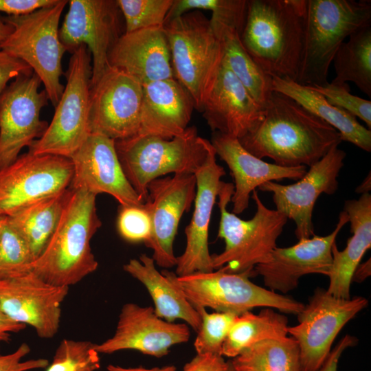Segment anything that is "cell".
<instances>
[{
    "label": "cell",
    "mask_w": 371,
    "mask_h": 371,
    "mask_svg": "<svg viewBox=\"0 0 371 371\" xmlns=\"http://www.w3.org/2000/svg\"><path fill=\"white\" fill-rule=\"evenodd\" d=\"M142 88L137 135L172 139L183 133L195 109L188 91L175 78L146 83Z\"/></svg>",
    "instance_id": "cell-26"
},
{
    "label": "cell",
    "mask_w": 371,
    "mask_h": 371,
    "mask_svg": "<svg viewBox=\"0 0 371 371\" xmlns=\"http://www.w3.org/2000/svg\"><path fill=\"white\" fill-rule=\"evenodd\" d=\"M190 336L188 325L167 322L158 317L152 306L125 304L120 311L113 335L95 348L99 354H112L135 350L161 358L173 346L187 342Z\"/></svg>",
    "instance_id": "cell-20"
},
{
    "label": "cell",
    "mask_w": 371,
    "mask_h": 371,
    "mask_svg": "<svg viewBox=\"0 0 371 371\" xmlns=\"http://www.w3.org/2000/svg\"><path fill=\"white\" fill-rule=\"evenodd\" d=\"M32 71L21 60L0 50V97L11 79Z\"/></svg>",
    "instance_id": "cell-43"
},
{
    "label": "cell",
    "mask_w": 371,
    "mask_h": 371,
    "mask_svg": "<svg viewBox=\"0 0 371 371\" xmlns=\"http://www.w3.org/2000/svg\"><path fill=\"white\" fill-rule=\"evenodd\" d=\"M67 190L60 194L36 201L13 215L6 216L27 243L34 260L43 251L56 229Z\"/></svg>",
    "instance_id": "cell-32"
},
{
    "label": "cell",
    "mask_w": 371,
    "mask_h": 371,
    "mask_svg": "<svg viewBox=\"0 0 371 371\" xmlns=\"http://www.w3.org/2000/svg\"><path fill=\"white\" fill-rule=\"evenodd\" d=\"M70 159L73 165L70 188L83 189L96 196L101 193L108 194L120 205L144 203L124 173L115 140L90 133Z\"/></svg>",
    "instance_id": "cell-21"
},
{
    "label": "cell",
    "mask_w": 371,
    "mask_h": 371,
    "mask_svg": "<svg viewBox=\"0 0 371 371\" xmlns=\"http://www.w3.org/2000/svg\"><path fill=\"white\" fill-rule=\"evenodd\" d=\"M371 274V262L369 258L363 263H359L354 271L352 282H361Z\"/></svg>",
    "instance_id": "cell-49"
},
{
    "label": "cell",
    "mask_w": 371,
    "mask_h": 371,
    "mask_svg": "<svg viewBox=\"0 0 371 371\" xmlns=\"http://www.w3.org/2000/svg\"><path fill=\"white\" fill-rule=\"evenodd\" d=\"M272 89L291 98L333 127L339 133L341 141L350 142L366 152L371 151V130L361 125L355 116L331 104L311 86L287 78L272 77Z\"/></svg>",
    "instance_id": "cell-29"
},
{
    "label": "cell",
    "mask_w": 371,
    "mask_h": 371,
    "mask_svg": "<svg viewBox=\"0 0 371 371\" xmlns=\"http://www.w3.org/2000/svg\"><path fill=\"white\" fill-rule=\"evenodd\" d=\"M210 23L221 43L222 62L256 102L265 108L273 92L272 77L266 74L248 54L236 29L211 21Z\"/></svg>",
    "instance_id": "cell-30"
},
{
    "label": "cell",
    "mask_w": 371,
    "mask_h": 371,
    "mask_svg": "<svg viewBox=\"0 0 371 371\" xmlns=\"http://www.w3.org/2000/svg\"><path fill=\"white\" fill-rule=\"evenodd\" d=\"M123 269L146 287L158 317L170 322L181 319L196 332L199 330L201 315L176 283L175 272L168 269L159 272L153 258L145 254L138 259H131Z\"/></svg>",
    "instance_id": "cell-28"
},
{
    "label": "cell",
    "mask_w": 371,
    "mask_h": 371,
    "mask_svg": "<svg viewBox=\"0 0 371 371\" xmlns=\"http://www.w3.org/2000/svg\"><path fill=\"white\" fill-rule=\"evenodd\" d=\"M104 371H177V368L174 366H166L164 367H155V368H144V367H134V368H126L116 365H109Z\"/></svg>",
    "instance_id": "cell-48"
},
{
    "label": "cell",
    "mask_w": 371,
    "mask_h": 371,
    "mask_svg": "<svg viewBox=\"0 0 371 371\" xmlns=\"http://www.w3.org/2000/svg\"><path fill=\"white\" fill-rule=\"evenodd\" d=\"M117 228L120 235L126 241L146 243L150 238L152 225L144 203L141 205H120Z\"/></svg>",
    "instance_id": "cell-41"
},
{
    "label": "cell",
    "mask_w": 371,
    "mask_h": 371,
    "mask_svg": "<svg viewBox=\"0 0 371 371\" xmlns=\"http://www.w3.org/2000/svg\"><path fill=\"white\" fill-rule=\"evenodd\" d=\"M201 112L213 132L240 139L262 120L264 108L221 59Z\"/></svg>",
    "instance_id": "cell-23"
},
{
    "label": "cell",
    "mask_w": 371,
    "mask_h": 371,
    "mask_svg": "<svg viewBox=\"0 0 371 371\" xmlns=\"http://www.w3.org/2000/svg\"><path fill=\"white\" fill-rule=\"evenodd\" d=\"M288 328L287 317L273 308H264L258 314L247 311L235 317L221 355L233 359L260 341L286 337Z\"/></svg>",
    "instance_id": "cell-31"
},
{
    "label": "cell",
    "mask_w": 371,
    "mask_h": 371,
    "mask_svg": "<svg viewBox=\"0 0 371 371\" xmlns=\"http://www.w3.org/2000/svg\"><path fill=\"white\" fill-rule=\"evenodd\" d=\"M346 156L343 150L335 146L310 166L296 183L282 185L268 181L258 188L261 191L271 192L276 210L294 221L298 240L314 235L312 216L315 202L322 193L333 194L337 191V177Z\"/></svg>",
    "instance_id": "cell-17"
},
{
    "label": "cell",
    "mask_w": 371,
    "mask_h": 371,
    "mask_svg": "<svg viewBox=\"0 0 371 371\" xmlns=\"http://www.w3.org/2000/svg\"><path fill=\"white\" fill-rule=\"evenodd\" d=\"M69 5L59 38L71 54L81 45L87 47L93 60L92 86L108 66L109 54L122 35V13L113 0H70Z\"/></svg>",
    "instance_id": "cell-15"
},
{
    "label": "cell",
    "mask_w": 371,
    "mask_h": 371,
    "mask_svg": "<svg viewBox=\"0 0 371 371\" xmlns=\"http://www.w3.org/2000/svg\"><path fill=\"white\" fill-rule=\"evenodd\" d=\"M69 1L58 0L50 6L20 16L2 19L13 27L0 50L25 63L44 85L48 100L56 107L64 90L60 82L61 61L67 51L59 38L58 23Z\"/></svg>",
    "instance_id": "cell-7"
},
{
    "label": "cell",
    "mask_w": 371,
    "mask_h": 371,
    "mask_svg": "<svg viewBox=\"0 0 371 371\" xmlns=\"http://www.w3.org/2000/svg\"><path fill=\"white\" fill-rule=\"evenodd\" d=\"M90 55L84 45L71 54L65 73L67 83L53 118L42 137L29 147V153L70 159L89 135Z\"/></svg>",
    "instance_id": "cell-10"
},
{
    "label": "cell",
    "mask_w": 371,
    "mask_h": 371,
    "mask_svg": "<svg viewBox=\"0 0 371 371\" xmlns=\"http://www.w3.org/2000/svg\"><path fill=\"white\" fill-rule=\"evenodd\" d=\"M95 345L86 340L63 339L46 371H96L100 359Z\"/></svg>",
    "instance_id": "cell-37"
},
{
    "label": "cell",
    "mask_w": 371,
    "mask_h": 371,
    "mask_svg": "<svg viewBox=\"0 0 371 371\" xmlns=\"http://www.w3.org/2000/svg\"><path fill=\"white\" fill-rule=\"evenodd\" d=\"M370 24V0H307L304 49L296 82L308 86L326 84L329 67L340 45Z\"/></svg>",
    "instance_id": "cell-6"
},
{
    "label": "cell",
    "mask_w": 371,
    "mask_h": 371,
    "mask_svg": "<svg viewBox=\"0 0 371 371\" xmlns=\"http://www.w3.org/2000/svg\"><path fill=\"white\" fill-rule=\"evenodd\" d=\"M234 184L223 181L217 205L220 210L218 237L225 242L224 250L212 255L214 270L231 273L254 271V267L267 260L277 247L276 241L288 218L271 210L260 200L257 190L252 192L256 205L254 216L243 220L227 210L234 193Z\"/></svg>",
    "instance_id": "cell-5"
},
{
    "label": "cell",
    "mask_w": 371,
    "mask_h": 371,
    "mask_svg": "<svg viewBox=\"0 0 371 371\" xmlns=\"http://www.w3.org/2000/svg\"><path fill=\"white\" fill-rule=\"evenodd\" d=\"M73 177L69 158L23 153L0 170V217L10 216L36 201L65 192Z\"/></svg>",
    "instance_id": "cell-12"
},
{
    "label": "cell",
    "mask_w": 371,
    "mask_h": 371,
    "mask_svg": "<svg viewBox=\"0 0 371 371\" xmlns=\"http://www.w3.org/2000/svg\"><path fill=\"white\" fill-rule=\"evenodd\" d=\"M201 315V326L194 341L196 354L221 355L223 344L237 316L230 313H209L206 308L196 309Z\"/></svg>",
    "instance_id": "cell-39"
},
{
    "label": "cell",
    "mask_w": 371,
    "mask_h": 371,
    "mask_svg": "<svg viewBox=\"0 0 371 371\" xmlns=\"http://www.w3.org/2000/svg\"><path fill=\"white\" fill-rule=\"evenodd\" d=\"M228 361L222 355L211 353L196 354L185 364L183 371H226Z\"/></svg>",
    "instance_id": "cell-45"
},
{
    "label": "cell",
    "mask_w": 371,
    "mask_h": 371,
    "mask_svg": "<svg viewBox=\"0 0 371 371\" xmlns=\"http://www.w3.org/2000/svg\"><path fill=\"white\" fill-rule=\"evenodd\" d=\"M175 78L190 94L195 109L203 101L221 63L218 37L200 11L188 12L164 25Z\"/></svg>",
    "instance_id": "cell-8"
},
{
    "label": "cell",
    "mask_w": 371,
    "mask_h": 371,
    "mask_svg": "<svg viewBox=\"0 0 371 371\" xmlns=\"http://www.w3.org/2000/svg\"><path fill=\"white\" fill-rule=\"evenodd\" d=\"M306 12L307 0H247L240 41L254 60L271 77L297 80Z\"/></svg>",
    "instance_id": "cell-2"
},
{
    "label": "cell",
    "mask_w": 371,
    "mask_h": 371,
    "mask_svg": "<svg viewBox=\"0 0 371 371\" xmlns=\"http://www.w3.org/2000/svg\"><path fill=\"white\" fill-rule=\"evenodd\" d=\"M333 105L340 108L356 118L363 120L371 128V101L350 93L348 83L327 82L311 86Z\"/></svg>",
    "instance_id": "cell-40"
},
{
    "label": "cell",
    "mask_w": 371,
    "mask_h": 371,
    "mask_svg": "<svg viewBox=\"0 0 371 371\" xmlns=\"http://www.w3.org/2000/svg\"><path fill=\"white\" fill-rule=\"evenodd\" d=\"M13 27L0 17V45L10 35Z\"/></svg>",
    "instance_id": "cell-50"
},
{
    "label": "cell",
    "mask_w": 371,
    "mask_h": 371,
    "mask_svg": "<svg viewBox=\"0 0 371 371\" xmlns=\"http://www.w3.org/2000/svg\"><path fill=\"white\" fill-rule=\"evenodd\" d=\"M227 361H228V366H227V368L226 371H238L233 367L230 360Z\"/></svg>",
    "instance_id": "cell-52"
},
{
    "label": "cell",
    "mask_w": 371,
    "mask_h": 371,
    "mask_svg": "<svg viewBox=\"0 0 371 371\" xmlns=\"http://www.w3.org/2000/svg\"><path fill=\"white\" fill-rule=\"evenodd\" d=\"M96 195L69 187L52 236L31 271L45 282L59 286L74 285L98 267L91 240L102 226Z\"/></svg>",
    "instance_id": "cell-3"
},
{
    "label": "cell",
    "mask_w": 371,
    "mask_h": 371,
    "mask_svg": "<svg viewBox=\"0 0 371 371\" xmlns=\"http://www.w3.org/2000/svg\"><path fill=\"white\" fill-rule=\"evenodd\" d=\"M26 327L8 317L0 308V349L2 344L8 343L12 334L17 333Z\"/></svg>",
    "instance_id": "cell-47"
},
{
    "label": "cell",
    "mask_w": 371,
    "mask_h": 371,
    "mask_svg": "<svg viewBox=\"0 0 371 371\" xmlns=\"http://www.w3.org/2000/svg\"><path fill=\"white\" fill-rule=\"evenodd\" d=\"M58 0H0V12L10 16L29 14L55 4Z\"/></svg>",
    "instance_id": "cell-44"
},
{
    "label": "cell",
    "mask_w": 371,
    "mask_h": 371,
    "mask_svg": "<svg viewBox=\"0 0 371 371\" xmlns=\"http://www.w3.org/2000/svg\"><path fill=\"white\" fill-rule=\"evenodd\" d=\"M108 62L142 85L175 78L164 26L124 32L111 48Z\"/></svg>",
    "instance_id": "cell-25"
},
{
    "label": "cell",
    "mask_w": 371,
    "mask_h": 371,
    "mask_svg": "<svg viewBox=\"0 0 371 371\" xmlns=\"http://www.w3.org/2000/svg\"><path fill=\"white\" fill-rule=\"evenodd\" d=\"M192 10H209L212 22L236 29L240 34L246 19L247 0H174L164 23Z\"/></svg>",
    "instance_id": "cell-35"
},
{
    "label": "cell",
    "mask_w": 371,
    "mask_h": 371,
    "mask_svg": "<svg viewBox=\"0 0 371 371\" xmlns=\"http://www.w3.org/2000/svg\"><path fill=\"white\" fill-rule=\"evenodd\" d=\"M216 156L213 147L204 163L194 173L196 180L194 210L190 222L185 228V249L177 256L175 273L177 276L214 271L209 250V227L223 182L221 178L225 175L224 168L217 164Z\"/></svg>",
    "instance_id": "cell-22"
},
{
    "label": "cell",
    "mask_w": 371,
    "mask_h": 371,
    "mask_svg": "<svg viewBox=\"0 0 371 371\" xmlns=\"http://www.w3.org/2000/svg\"><path fill=\"white\" fill-rule=\"evenodd\" d=\"M142 85L123 71L109 65L98 81L91 86L89 126L90 133L113 140L138 134Z\"/></svg>",
    "instance_id": "cell-14"
},
{
    "label": "cell",
    "mask_w": 371,
    "mask_h": 371,
    "mask_svg": "<svg viewBox=\"0 0 371 371\" xmlns=\"http://www.w3.org/2000/svg\"><path fill=\"white\" fill-rule=\"evenodd\" d=\"M194 174H177L159 177L148 186L144 203L151 220V235L144 243L153 250L155 265L165 269L177 265L173 243L181 218L191 208L196 195Z\"/></svg>",
    "instance_id": "cell-16"
},
{
    "label": "cell",
    "mask_w": 371,
    "mask_h": 371,
    "mask_svg": "<svg viewBox=\"0 0 371 371\" xmlns=\"http://www.w3.org/2000/svg\"><path fill=\"white\" fill-rule=\"evenodd\" d=\"M368 304L361 296L344 299L321 288L314 291L297 315L298 324L288 328L299 346L301 371L320 369L339 333Z\"/></svg>",
    "instance_id": "cell-11"
},
{
    "label": "cell",
    "mask_w": 371,
    "mask_h": 371,
    "mask_svg": "<svg viewBox=\"0 0 371 371\" xmlns=\"http://www.w3.org/2000/svg\"><path fill=\"white\" fill-rule=\"evenodd\" d=\"M41 81L32 71L14 78L0 97V170L12 164L21 150L45 133L48 123L40 119L47 105Z\"/></svg>",
    "instance_id": "cell-13"
},
{
    "label": "cell",
    "mask_w": 371,
    "mask_h": 371,
    "mask_svg": "<svg viewBox=\"0 0 371 371\" xmlns=\"http://www.w3.org/2000/svg\"><path fill=\"white\" fill-rule=\"evenodd\" d=\"M334 83L352 82L371 97V24L352 34L337 51L333 62Z\"/></svg>",
    "instance_id": "cell-33"
},
{
    "label": "cell",
    "mask_w": 371,
    "mask_h": 371,
    "mask_svg": "<svg viewBox=\"0 0 371 371\" xmlns=\"http://www.w3.org/2000/svg\"><path fill=\"white\" fill-rule=\"evenodd\" d=\"M357 339L346 335L330 350L323 365L318 371H337L339 361L344 351L357 343Z\"/></svg>",
    "instance_id": "cell-46"
},
{
    "label": "cell",
    "mask_w": 371,
    "mask_h": 371,
    "mask_svg": "<svg viewBox=\"0 0 371 371\" xmlns=\"http://www.w3.org/2000/svg\"><path fill=\"white\" fill-rule=\"evenodd\" d=\"M115 146L126 179L144 203L152 181L168 174H194L213 148L195 126L172 139L136 135L115 140Z\"/></svg>",
    "instance_id": "cell-4"
},
{
    "label": "cell",
    "mask_w": 371,
    "mask_h": 371,
    "mask_svg": "<svg viewBox=\"0 0 371 371\" xmlns=\"http://www.w3.org/2000/svg\"><path fill=\"white\" fill-rule=\"evenodd\" d=\"M210 142L233 177L234 190L231 201L235 214L248 208L251 194L263 183L284 179L297 181L307 171L304 166L283 167L266 162L247 151L238 138L229 135L213 132Z\"/></svg>",
    "instance_id": "cell-24"
},
{
    "label": "cell",
    "mask_w": 371,
    "mask_h": 371,
    "mask_svg": "<svg viewBox=\"0 0 371 371\" xmlns=\"http://www.w3.org/2000/svg\"><path fill=\"white\" fill-rule=\"evenodd\" d=\"M344 211L348 216L352 235L343 250L338 249L336 243L332 247L333 260L326 291L335 297L350 299L354 271L371 247L370 194H362L358 199L346 201Z\"/></svg>",
    "instance_id": "cell-27"
},
{
    "label": "cell",
    "mask_w": 371,
    "mask_h": 371,
    "mask_svg": "<svg viewBox=\"0 0 371 371\" xmlns=\"http://www.w3.org/2000/svg\"><path fill=\"white\" fill-rule=\"evenodd\" d=\"M34 261L23 236L6 216L0 217V280L30 272Z\"/></svg>",
    "instance_id": "cell-36"
},
{
    "label": "cell",
    "mask_w": 371,
    "mask_h": 371,
    "mask_svg": "<svg viewBox=\"0 0 371 371\" xmlns=\"http://www.w3.org/2000/svg\"><path fill=\"white\" fill-rule=\"evenodd\" d=\"M69 287L49 284L30 271L0 280V308L11 319L31 326L43 339L58 333Z\"/></svg>",
    "instance_id": "cell-18"
},
{
    "label": "cell",
    "mask_w": 371,
    "mask_h": 371,
    "mask_svg": "<svg viewBox=\"0 0 371 371\" xmlns=\"http://www.w3.org/2000/svg\"><path fill=\"white\" fill-rule=\"evenodd\" d=\"M30 352L29 345L23 343L13 352L0 355V371H29L46 368L49 366V361L43 358L23 361Z\"/></svg>",
    "instance_id": "cell-42"
},
{
    "label": "cell",
    "mask_w": 371,
    "mask_h": 371,
    "mask_svg": "<svg viewBox=\"0 0 371 371\" xmlns=\"http://www.w3.org/2000/svg\"><path fill=\"white\" fill-rule=\"evenodd\" d=\"M230 361L238 371H301L298 344L288 336L260 341Z\"/></svg>",
    "instance_id": "cell-34"
},
{
    "label": "cell",
    "mask_w": 371,
    "mask_h": 371,
    "mask_svg": "<svg viewBox=\"0 0 371 371\" xmlns=\"http://www.w3.org/2000/svg\"><path fill=\"white\" fill-rule=\"evenodd\" d=\"M174 0H117L125 21V33L163 27Z\"/></svg>",
    "instance_id": "cell-38"
},
{
    "label": "cell",
    "mask_w": 371,
    "mask_h": 371,
    "mask_svg": "<svg viewBox=\"0 0 371 371\" xmlns=\"http://www.w3.org/2000/svg\"><path fill=\"white\" fill-rule=\"evenodd\" d=\"M254 271L231 273L216 269L177 276L175 280L195 308H210L216 312L236 315L257 307L271 308L284 313L297 315L304 304L252 282Z\"/></svg>",
    "instance_id": "cell-9"
},
{
    "label": "cell",
    "mask_w": 371,
    "mask_h": 371,
    "mask_svg": "<svg viewBox=\"0 0 371 371\" xmlns=\"http://www.w3.org/2000/svg\"><path fill=\"white\" fill-rule=\"evenodd\" d=\"M238 140L253 155L283 167L310 166L342 142L333 127L276 91L262 120Z\"/></svg>",
    "instance_id": "cell-1"
},
{
    "label": "cell",
    "mask_w": 371,
    "mask_h": 371,
    "mask_svg": "<svg viewBox=\"0 0 371 371\" xmlns=\"http://www.w3.org/2000/svg\"><path fill=\"white\" fill-rule=\"evenodd\" d=\"M371 190V178L370 172L367 175V177L363 179L362 183L357 186L356 188V192L360 194L369 193Z\"/></svg>",
    "instance_id": "cell-51"
},
{
    "label": "cell",
    "mask_w": 371,
    "mask_h": 371,
    "mask_svg": "<svg viewBox=\"0 0 371 371\" xmlns=\"http://www.w3.org/2000/svg\"><path fill=\"white\" fill-rule=\"evenodd\" d=\"M348 223V216L342 211L330 234H314L287 247H276L267 260L254 267V275L260 276L269 290L283 294L295 289L300 278L305 275L317 273L328 276L332 265V247Z\"/></svg>",
    "instance_id": "cell-19"
}]
</instances>
